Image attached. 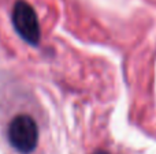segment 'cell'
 <instances>
[{
    "label": "cell",
    "mask_w": 156,
    "mask_h": 154,
    "mask_svg": "<svg viewBox=\"0 0 156 154\" xmlns=\"http://www.w3.org/2000/svg\"><path fill=\"white\" fill-rule=\"evenodd\" d=\"M38 126L32 116L26 113L12 117L7 127V139L11 147L21 154H30L38 145Z\"/></svg>",
    "instance_id": "obj_1"
},
{
    "label": "cell",
    "mask_w": 156,
    "mask_h": 154,
    "mask_svg": "<svg viewBox=\"0 0 156 154\" xmlns=\"http://www.w3.org/2000/svg\"><path fill=\"white\" fill-rule=\"evenodd\" d=\"M12 25L26 42L37 45L40 41V25L33 7L25 0H18L12 8Z\"/></svg>",
    "instance_id": "obj_2"
},
{
    "label": "cell",
    "mask_w": 156,
    "mask_h": 154,
    "mask_svg": "<svg viewBox=\"0 0 156 154\" xmlns=\"http://www.w3.org/2000/svg\"><path fill=\"white\" fill-rule=\"evenodd\" d=\"M93 154H108V153L104 152V150H97V152H94Z\"/></svg>",
    "instance_id": "obj_3"
}]
</instances>
